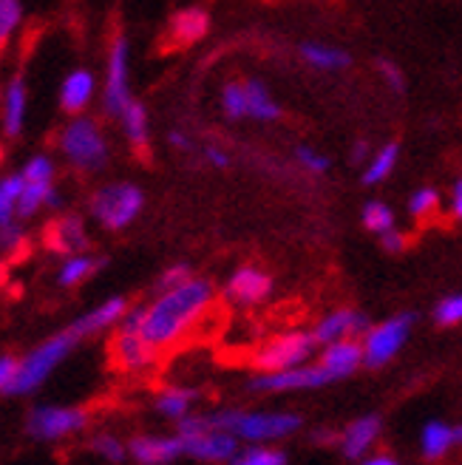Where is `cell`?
Masks as SVG:
<instances>
[{
    "label": "cell",
    "mask_w": 462,
    "mask_h": 465,
    "mask_svg": "<svg viewBox=\"0 0 462 465\" xmlns=\"http://www.w3.org/2000/svg\"><path fill=\"white\" fill-rule=\"evenodd\" d=\"M360 465H398V462L391 460L388 454H378V457H369V460H363Z\"/></svg>",
    "instance_id": "f907efd6"
},
{
    "label": "cell",
    "mask_w": 462,
    "mask_h": 465,
    "mask_svg": "<svg viewBox=\"0 0 462 465\" xmlns=\"http://www.w3.org/2000/svg\"><path fill=\"white\" fill-rule=\"evenodd\" d=\"M91 409L88 406H57L40 403L26 414V434L34 443H60L65 437H77L91 429Z\"/></svg>",
    "instance_id": "52a82bcc"
},
{
    "label": "cell",
    "mask_w": 462,
    "mask_h": 465,
    "mask_svg": "<svg viewBox=\"0 0 462 465\" xmlns=\"http://www.w3.org/2000/svg\"><path fill=\"white\" fill-rule=\"evenodd\" d=\"M363 224H366V230H372V232H378V236H383V232H388L391 227H395V211H391L386 202H366Z\"/></svg>",
    "instance_id": "d590c367"
},
{
    "label": "cell",
    "mask_w": 462,
    "mask_h": 465,
    "mask_svg": "<svg viewBox=\"0 0 462 465\" xmlns=\"http://www.w3.org/2000/svg\"><path fill=\"white\" fill-rule=\"evenodd\" d=\"M372 148H369V143H366V139H358V143L352 145V151H349V159L355 162V165H366V162L369 159H372Z\"/></svg>",
    "instance_id": "c3c4849f"
},
{
    "label": "cell",
    "mask_w": 462,
    "mask_h": 465,
    "mask_svg": "<svg viewBox=\"0 0 462 465\" xmlns=\"http://www.w3.org/2000/svg\"><path fill=\"white\" fill-rule=\"evenodd\" d=\"M23 173H6L0 176V227H6L17 219V204H20V193H23Z\"/></svg>",
    "instance_id": "f1b7e54d"
},
{
    "label": "cell",
    "mask_w": 462,
    "mask_h": 465,
    "mask_svg": "<svg viewBox=\"0 0 462 465\" xmlns=\"http://www.w3.org/2000/svg\"><path fill=\"white\" fill-rule=\"evenodd\" d=\"M360 332H369V318L358 310H338L332 315H327L323 321H318V327L312 330L318 343H335V341H346L355 338Z\"/></svg>",
    "instance_id": "ffe728a7"
},
{
    "label": "cell",
    "mask_w": 462,
    "mask_h": 465,
    "mask_svg": "<svg viewBox=\"0 0 462 465\" xmlns=\"http://www.w3.org/2000/svg\"><path fill=\"white\" fill-rule=\"evenodd\" d=\"M29 252V232L23 222H12L0 227V259H20Z\"/></svg>",
    "instance_id": "836d02e7"
},
{
    "label": "cell",
    "mask_w": 462,
    "mask_h": 465,
    "mask_svg": "<svg viewBox=\"0 0 462 465\" xmlns=\"http://www.w3.org/2000/svg\"><path fill=\"white\" fill-rule=\"evenodd\" d=\"M434 321L440 323V327H454V323H459L462 321V292L443 298L434 310Z\"/></svg>",
    "instance_id": "b9f144b4"
},
{
    "label": "cell",
    "mask_w": 462,
    "mask_h": 465,
    "mask_svg": "<svg viewBox=\"0 0 462 465\" xmlns=\"http://www.w3.org/2000/svg\"><path fill=\"white\" fill-rule=\"evenodd\" d=\"M103 114L108 120H120V114L133 103L131 94V43L125 35H113L105 57V80L100 91Z\"/></svg>",
    "instance_id": "ba28073f"
},
{
    "label": "cell",
    "mask_w": 462,
    "mask_h": 465,
    "mask_svg": "<svg viewBox=\"0 0 462 465\" xmlns=\"http://www.w3.org/2000/svg\"><path fill=\"white\" fill-rule=\"evenodd\" d=\"M97 97V77L88 68H74L60 83V108L68 116H80Z\"/></svg>",
    "instance_id": "e0dca14e"
},
{
    "label": "cell",
    "mask_w": 462,
    "mask_h": 465,
    "mask_svg": "<svg viewBox=\"0 0 462 465\" xmlns=\"http://www.w3.org/2000/svg\"><path fill=\"white\" fill-rule=\"evenodd\" d=\"M301 57L312 68H318V72H343V68H349V63H352V57L343 49H338V45H327V43H304Z\"/></svg>",
    "instance_id": "484cf974"
},
{
    "label": "cell",
    "mask_w": 462,
    "mask_h": 465,
    "mask_svg": "<svg viewBox=\"0 0 462 465\" xmlns=\"http://www.w3.org/2000/svg\"><path fill=\"white\" fill-rule=\"evenodd\" d=\"M43 244L49 252L60 255H74V252H88L91 239H88V227L85 219L80 213H63L57 216L49 227L43 232Z\"/></svg>",
    "instance_id": "7c38bea8"
},
{
    "label": "cell",
    "mask_w": 462,
    "mask_h": 465,
    "mask_svg": "<svg viewBox=\"0 0 462 465\" xmlns=\"http://www.w3.org/2000/svg\"><path fill=\"white\" fill-rule=\"evenodd\" d=\"M23 17H26L23 0H0V52H4L12 43V37L20 32Z\"/></svg>",
    "instance_id": "d6a6232c"
},
{
    "label": "cell",
    "mask_w": 462,
    "mask_h": 465,
    "mask_svg": "<svg viewBox=\"0 0 462 465\" xmlns=\"http://www.w3.org/2000/svg\"><path fill=\"white\" fill-rule=\"evenodd\" d=\"M0 262H4V259H0Z\"/></svg>",
    "instance_id": "f5cc1de1"
},
{
    "label": "cell",
    "mask_w": 462,
    "mask_h": 465,
    "mask_svg": "<svg viewBox=\"0 0 462 465\" xmlns=\"http://www.w3.org/2000/svg\"><path fill=\"white\" fill-rule=\"evenodd\" d=\"M335 440H338V437H335L332 431H318V434H315V443H335Z\"/></svg>",
    "instance_id": "816d5d0a"
},
{
    "label": "cell",
    "mask_w": 462,
    "mask_h": 465,
    "mask_svg": "<svg viewBox=\"0 0 462 465\" xmlns=\"http://www.w3.org/2000/svg\"><path fill=\"white\" fill-rule=\"evenodd\" d=\"M188 278H193L191 264H188V262H176V264H171V267L162 270V275L156 278V284H153V292H168V290L184 284Z\"/></svg>",
    "instance_id": "f35d334b"
},
{
    "label": "cell",
    "mask_w": 462,
    "mask_h": 465,
    "mask_svg": "<svg viewBox=\"0 0 462 465\" xmlns=\"http://www.w3.org/2000/svg\"><path fill=\"white\" fill-rule=\"evenodd\" d=\"M54 182H26L23 184V193H20V204H17V219L26 222L34 219L43 207H45V196H49Z\"/></svg>",
    "instance_id": "1f68e13d"
},
{
    "label": "cell",
    "mask_w": 462,
    "mask_h": 465,
    "mask_svg": "<svg viewBox=\"0 0 462 465\" xmlns=\"http://www.w3.org/2000/svg\"><path fill=\"white\" fill-rule=\"evenodd\" d=\"M108 267V255H97V252H74L65 255L57 267V287L63 290H74L80 284H85L88 278H94L97 272H103Z\"/></svg>",
    "instance_id": "44dd1931"
},
{
    "label": "cell",
    "mask_w": 462,
    "mask_h": 465,
    "mask_svg": "<svg viewBox=\"0 0 462 465\" xmlns=\"http://www.w3.org/2000/svg\"><path fill=\"white\" fill-rule=\"evenodd\" d=\"M437 204H440V193H437L434 188H420L408 196V213L414 219H426L428 213L437 211Z\"/></svg>",
    "instance_id": "ab89813d"
},
{
    "label": "cell",
    "mask_w": 462,
    "mask_h": 465,
    "mask_svg": "<svg viewBox=\"0 0 462 465\" xmlns=\"http://www.w3.org/2000/svg\"><path fill=\"white\" fill-rule=\"evenodd\" d=\"M168 32L173 37V43L179 45H191L199 43L207 32H211V15L202 6H184L179 12H173L171 23H168Z\"/></svg>",
    "instance_id": "7402d4cb"
},
{
    "label": "cell",
    "mask_w": 462,
    "mask_h": 465,
    "mask_svg": "<svg viewBox=\"0 0 462 465\" xmlns=\"http://www.w3.org/2000/svg\"><path fill=\"white\" fill-rule=\"evenodd\" d=\"M360 363H363V343H358L355 338L327 343V346H323L320 361H318V366L327 371L329 381L349 378Z\"/></svg>",
    "instance_id": "d6986e66"
},
{
    "label": "cell",
    "mask_w": 462,
    "mask_h": 465,
    "mask_svg": "<svg viewBox=\"0 0 462 465\" xmlns=\"http://www.w3.org/2000/svg\"><path fill=\"white\" fill-rule=\"evenodd\" d=\"M315 335L312 332H281L270 341H264L256 352L250 355L252 369L259 371H284L304 366L307 358L315 352Z\"/></svg>",
    "instance_id": "9c48e42d"
},
{
    "label": "cell",
    "mask_w": 462,
    "mask_h": 465,
    "mask_svg": "<svg viewBox=\"0 0 462 465\" xmlns=\"http://www.w3.org/2000/svg\"><path fill=\"white\" fill-rule=\"evenodd\" d=\"M411 327H414L411 312L388 318V321L378 323V327H369V332L363 338V363L372 366V369L388 363L400 352V346L408 341Z\"/></svg>",
    "instance_id": "8fae6325"
},
{
    "label": "cell",
    "mask_w": 462,
    "mask_h": 465,
    "mask_svg": "<svg viewBox=\"0 0 462 465\" xmlns=\"http://www.w3.org/2000/svg\"><path fill=\"white\" fill-rule=\"evenodd\" d=\"M26 114H29V85H26V74L15 72L4 88V134L6 139H15L23 134V125H26Z\"/></svg>",
    "instance_id": "ac0fdd59"
},
{
    "label": "cell",
    "mask_w": 462,
    "mask_h": 465,
    "mask_svg": "<svg viewBox=\"0 0 462 465\" xmlns=\"http://www.w3.org/2000/svg\"><path fill=\"white\" fill-rule=\"evenodd\" d=\"M451 211H454V216L457 219H462V176L457 179V184H454V193H451Z\"/></svg>",
    "instance_id": "681fc988"
},
{
    "label": "cell",
    "mask_w": 462,
    "mask_h": 465,
    "mask_svg": "<svg viewBox=\"0 0 462 465\" xmlns=\"http://www.w3.org/2000/svg\"><path fill=\"white\" fill-rule=\"evenodd\" d=\"M20 173L26 182H54L57 168H54V159L49 153H34L26 165H23Z\"/></svg>",
    "instance_id": "74e56055"
},
{
    "label": "cell",
    "mask_w": 462,
    "mask_h": 465,
    "mask_svg": "<svg viewBox=\"0 0 462 465\" xmlns=\"http://www.w3.org/2000/svg\"><path fill=\"white\" fill-rule=\"evenodd\" d=\"M244 88H247V116H252V120H259V123L279 120L281 108L272 100V94L261 80H244Z\"/></svg>",
    "instance_id": "83f0119b"
},
{
    "label": "cell",
    "mask_w": 462,
    "mask_h": 465,
    "mask_svg": "<svg viewBox=\"0 0 462 465\" xmlns=\"http://www.w3.org/2000/svg\"><path fill=\"white\" fill-rule=\"evenodd\" d=\"M145 207V193L140 184L133 182H111L103 184L88 199V213L103 230L120 232L128 224H133L140 219Z\"/></svg>",
    "instance_id": "5b68a950"
},
{
    "label": "cell",
    "mask_w": 462,
    "mask_h": 465,
    "mask_svg": "<svg viewBox=\"0 0 462 465\" xmlns=\"http://www.w3.org/2000/svg\"><path fill=\"white\" fill-rule=\"evenodd\" d=\"M199 401V389L193 386H165L156 394V411L165 417V420H184L188 414H193V406Z\"/></svg>",
    "instance_id": "cb8c5ba5"
},
{
    "label": "cell",
    "mask_w": 462,
    "mask_h": 465,
    "mask_svg": "<svg viewBox=\"0 0 462 465\" xmlns=\"http://www.w3.org/2000/svg\"><path fill=\"white\" fill-rule=\"evenodd\" d=\"M230 465H287V457L275 449H267V446H252V449H244L241 454H236L230 460Z\"/></svg>",
    "instance_id": "8d00e7d4"
},
{
    "label": "cell",
    "mask_w": 462,
    "mask_h": 465,
    "mask_svg": "<svg viewBox=\"0 0 462 465\" xmlns=\"http://www.w3.org/2000/svg\"><path fill=\"white\" fill-rule=\"evenodd\" d=\"M168 143H171V148H176V151H182V153H193L196 151V143L193 139L184 134V131H179V128H173L171 134H168Z\"/></svg>",
    "instance_id": "bcb514c9"
},
{
    "label": "cell",
    "mask_w": 462,
    "mask_h": 465,
    "mask_svg": "<svg viewBox=\"0 0 462 465\" xmlns=\"http://www.w3.org/2000/svg\"><path fill=\"white\" fill-rule=\"evenodd\" d=\"M182 454V440L176 434H136L128 440V457L136 465H171Z\"/></svg>",
    "instance_id": "2e32d148"
},
{
    "label": "cell",
    "mask_w": 462,
    "mask_h": 465,
    "mask_svg": "<svg viewBox=\"0 0 462 465\" xmlns=\"http://www.w3.org/2000/svg\"><path fill=\"white\" fill-rule=\"evenodd\" d=\"M398 159H400V145H395V143H388L380 151H375L372 159H369L366 168H363V184H378V182H383L391 171H395Z\"/></svg>",
    "instance_id": "4dcf8cb0"
},
{
    "label": "cell",
    "mask_w": 462,
    "mask_h": 465,
    "mask_svg": "<svg viewBox=\"0 0 462 465\" xmlns=\"http://www.w3.org/2000/svg\"><path fill=\"white\" fill-rule=\"evenodd\" d=\"M182 451L202 462H230L239 454V437L216 429L207 414H188L176 423Z\"/></svg>",
    "instance_id": "8992f818"
},
{
    "label": "cell",
    "mask_w": 462,
    "mask_h": 465,
    "mask_svg": "<svg viewBox=\"0 0 462 465\" xmlns=\"http://www.w3.org/2000/svg\"><path fill=\"white\" fill-rule=\"evenodd\" d=\"M88 451L105 460V462H113V465H120L128 460V443L125 440H120L117 434H111V431H94L88 437Z\"/></svg>",
    "instance_id": "f546056e"
},
{
    "label": "cell",
    "mask_w": 462,
    "mask_h": 465,
    "mask_svg": "<svg viewBox=\"0 0 462 465\" xmlns=\"http://www.w3.org/2000/svg\"><path fill=\"white\" fill-rule=\"evenodd\" d=\"M202 156H204L207 165H213V168H230V153L219 145H204Z\"/></svg>",
    "instance_id": "f6af8a7d"
},
{
    "label": "cell",
    "mask_w": 462,
    "mask_h": 465,
    "mask_svg": "<svg viewBox=\"0 0 462 465\" xmlns=\"http://www.w3.org/2000/svg\"><path fill=\"white\" fill-rule=\"evenodd\" d=\"M213 301H216L213 284L199 275L188 278L184 284L168 292H156L151 304H145L143 335L159 352L173 349L207 318V312L213 310Z\"/></svg>",
    "instance_id": "6da1fadb"
},
{
    "label": "cell",
    "mask_w": 462,
    "mask_h": 465,
    "mask_svg": "<svg viewBox=\"0 0 462 465\" xmlns=\"http://www.w3.org/2000/svg\"><path fill=\"white\" fill-rule=\"evenodd\" d=\"M17 363H20L17 355H0V394H6L9 383L15 381V375H17Z\"/></svg>",
    "instance_id": "ee69618b"
},
{
    "label": "cell",
    "mask_w": 462,
    "mask_h": 465,
    "mask_svg": "<svg viewBox=\"0 0 462 465\" xmlns=\"http://www.w3.org/2000/svg\"><path fill=\"white\" fill-rule=\"evenodd\" d=\"M380 242H383V247H386L388 252H400V250L406 247V236H403L400 230H395V227H391L388 232H383Z\"/></svg>",
    "instance_id": "7dc6e473"
},
{
    "label": "cell",
    "mask_w": 462,
    "mask_h": 465,
    "mask_svg": "<svg viewBox=\"0 0 462 465\" xmlns=\"http://www.w3.org/2000/svg\"><path fill=\"white\" fill-rule=\"evenodd\" d=\"M224 301L236 307H256L270 298L272 292V278L259 267H239L224 284Z\"/></svg>",
    "instance_id": "4fadbf2b"
},
{
    "label": "cell",
    "mask_w": 462,
    "mask_h": 465,
    "mask_svg": "<svg viewBox=\"0 0 462 465\" xmlns=\"http://www.w3.org/2000/svg\"><path fill=\"white\" fill-rule=\"evenodd\" d=\"M159 349L143 335L131 330H113L108 338V363L120 375H145L159 363Z\"/></svg>",
    "instance_id": "30bf717a"
},
{
    "label": "cell",
    "mask_w": 462,
    "mask_h": 465,
    "mask_svg": "<svg viewBox=\"0 0 462 465\" xmlns=\"http://www.w3.org/2000/svg\"><path fill=\"white\" fill-rule=\"evenodd\" d=\"M462 443V426L448 423H428L423 429V454L428 460H440L448 449Z\"/></svg>",
    "instance_id": "4316f807"
},
{
    "label": "cell",
    "mask_w": 462,
    "mask_h": 465,
    "mask_svg": "<svg viewBox=\"0 0 462 465\" xmlns=\"http://www.w3.org/2000/svg\"><path fill=\"white\" fill-rule=\"evenodd\" d=\"M120 125H123V134L131 143L133 151H145L148 143H151V120H148V108L133 100L123 114H120Z\"/></svg>",
    "instance_id": "d4e9b609"
},
{
    "label": "cell",
    "mask_w": 462,
    "mask_h": 465,
    "mask_svg": "<svg viewBox=\"0 0 462 465\" xmlns=\"http://www.w3.org/2000/svg\"><path fill=\"white\" fill-rule=\"evenodd\" d=\"M329 383L327 371L320 366H295L284 371H261L259 378L250 381L252 391H295V389H315Z\"/></svg>",
    "instance_id": "9a60e30c"
},
{
    "label": "cell",
    "mask_w": 462,
    "mask_h": 465,
    "mask_svg": "<svg viewBox=\"0 0 462 465\" xmlns=\"http://www.w3.org/2000/svg\"><path fill=\"white\" fill-rule=\"evenodd\" d=\"M128 298L125 295H111V298H105L103 304H97V307H91L88 312H83L80 318H74L68 327H72L83 341H88V338H97V335H103V332H111V330H117L120 327V321L125 318V312H128Z\"/></svg>",
    "instance_id": "5bb4252c"
},
{
    "label": "cell",
    "mask_w": 462,
    "mask_h": 465,
    "mask_svg": "<svg viewBox=\"0 0 462 465\" xmlns=\"http://www.w3.org/2000/svg\"><path fill=\"white\" fill-rule=\"evenodd\" d=\"M378 72H380L383 83H386L391 91H395V94H403V91H406V77H403V68H400L395 60L380 57V60H378Z\"/></svg>",
    "instance_id": "7bdbcfd3"
},
{
    "label": "cell",
    "mask_w": 462,
    "mask_h": 465,
    "mask_svg": "<svg viewBox=\"0 0 462 465\" xmlns=\"http://www.w3.org/2000/svg\"><path fill=\"white\" fill-rule=\"evenodd\" d=\"M221 111L227 120H244L247 116V88L244 83H227L221 88Z\"/></svg>",
    "instance_id": "e575fe53"
},
{
    "label": "cell",
    "mask_w": 462,
    "mask_h": 465,
    "mask_svg": "<svg viewBox=\"0 0 462 465\" xmlns=\"http://www.w3.org/2000/svg\"><path fill=\"white\" fill-rule=\"evenodd\" d=\"M380 437V417L369 414V417H360V420L349 423L340 434V449L349 460H358L363 457L369 449L375 446V440Z\"/></svg>",
    "instance_id": "603a6c76"
},
{
    "label": "cell",
    "mask_w": 462,
    "mask_h": 465,
    "mask_svg": "<svg viewBox=\"0 0 462 465\" xmlns=\"http://www.w3.org/2000/svg\"><path fill=\"white\" fill-rule=\"evenodd\" d=\"M295 162L301 165L307 173H315V176H320V173H327L329 168H332V162H329V156H323V153H318L315 148H310V145H301V148H295Z\"/></svg>",
    "instance_id": "60d3db41"
},
{
    "label": "cell",
    "mask_w": 462,
    "mask_h": 465,
    "mask_svg": "<svg viewBox=\"0 0 462 465\" xmlns=\"http://www.w3.org/2000/svg\"><path fill=\"white\" fill-rule=\"evenodd\" d=\"M207 417H211V423L216 429L236 434L239 440H247V443H270V440H281V437H290L298 426H301V417L284 414V411L219 409Z\"/></svg>",
    "instance_id": "277c9868"
},
{
    "label": "cell",
    "mask_w": 462,
    "mask_h": 465,
    "mask_svg": "<svg viewBox=\"0 0 462 465\" xmlns=\"http://www.w3.org/2000/svg\"><path fill=\"white\" fill-rule=\"evenodd\" d=\"M60 153L65 156V162L80 173H100L108 168L111 159V148L108 139L100 128V123L94 116H74L68 120L57 136Z\"/></svg>",
    "instance_id": "3957f363"
},
{
    "label": "cell",
    "mask_w": 462,
    "mask_h": 465,
    "mask_svg": "<svg viewBox=\"0 0 462 465\" xmlns=\"http://www.w3.org/2000/svg\"><path fill=\"white\" fill-rule=\"evenodd\" d=\"M80 343H83V338L72 327H65V330L49 335L45 341H40L37 346H32L26 355H20L17 375L9 383L4 398H29V394L40 391L45 386V381H49L54 371L74 355V349Z\"/></svg>",
    "instance_id": "7a4b0ae2"
}]
</instances>
